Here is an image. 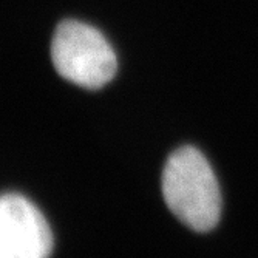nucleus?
<instances>
[{
  "mask_svg": "<svg viewBox=\"0 0 258 258\" xmlns=\"http://www.w3.org/2000/svg\"><path fill=\"white\" fill-rule=\"evenodd\" d=\"M162 195L170 212L197 232H209L221 218V192L212 166L192 146L175 150L162 172Z\"/></svg>",
  "mask_w": 258,
  "mask_h": 258,
  "instance_id": "f257e3e1",
  "label": "nucleus"
},
{
  "mask_svg": "<svg viewBox=\"0 0 258 258\" xmlns=\"http://www.w3.org/2000/svg\"><path fill=\"white\" fill-rule=\"evenodd\" d=\"M51 59L62 78L85 88L104 87L118 70V59L107 39L78 20H63L57 25Z\"/></svg>",
  "mask_w": 258,
  "mask_h": 258,
  "instance_id": "f03ea898",
  "label": "nucleus"
},
{
  "mask_svg": "<svg viewBox=\"0 0 258 258\" xmlns=\"http://www.w3.org/2000/svg\"><path fill=\"white\" fill-rule=\"evenodd\" d=\"M53 233L40 210L25 197H0V258H50Z\"/></svg>",
  "mask_w": 258,
  "mask_h": 258,
  "instance_id": "7ed1b4c3",
  "label": "nucleus"
}]
</instances>
